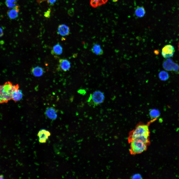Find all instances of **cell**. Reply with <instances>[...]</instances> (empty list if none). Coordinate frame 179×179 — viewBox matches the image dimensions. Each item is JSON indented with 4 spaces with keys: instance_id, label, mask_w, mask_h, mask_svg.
Returning <instances> with one entry per match:
<instances>
[{
    "instance_id": "cell-1",
    "label": "cell",
    "mask_w": 179,
    "mask_h": 179,
    "mask_svg": "<svg viewBox=\"0 0 179 179\" xmlns=\"http://www.w3.org/2000/svg\"><path fill=\"white\" fill-rule=\"evenodd\" d=\"M153 119L147 124L139 123L129 134L128 141L129 143L134 140L141 141L148 145L150 143L149 138L150 132L149 126L150 123L155 121Z\"/></svg>"
},
{
    "instance_id": "cell-2",
    "label": "cell",
    "mask_w": 179,
    "mask_h": 179,
    "mask_svg": "<svg viewBox=\"0 0 179 179\" xmlns=\"http://www.w3.org/2000/svg\"><path fill=\"white\" fill-rule=\"evenodd\" d=\"M19 89L18 84L13 85L10 81L0 85V104L7 103L12 99V94L15 90Z\"/></svg>"
},
{
    "instance_id": "cell-3",
    "label": "cell",
    "mask_w": 179,
    "mask_h": 179,
    "mask_svg": "<svg viewBox=\"0 0 179 179\" xmlns=\"http://www.w3.org/2000/svg\"><path fill=\"white\" fill-rule=\"evenodd\" d=\"M129 143L130 144L129 152L132 155L141 153L145 151L147 148L148 145L139 140H133Z\"/></svg>"
},
{
    "instance_id": "cell-4",
    "label": "cell",
    "mask_w": 179,
    "mask_h": 179,
    "mask_svg": "<svg viewBox=\"0 0 179 179\" xmlns=\"http://www.w3.org/2000/svg\"><path fill=\"white\" fill-rule=\"evenodd\" d=\"M105 98L104 94L102 92L97 90L91 94L88 101L90 105L97 106L103 102Z\"/></svg>"
},
{
    "instance_id": "cell-5",
    "label": "cell",
    "mask_w": 179,
    "mask_h": 179,
    "mask_svg": "<svg viewBox=\"0 0 179 179\" xmlns=\"http://www.w3.org/2000/svg\"><path fill=\"white\" fill-rule=\"evenodd\" d=\"M163 68L168 71H174L178 72L179 70V66L174 63L170 59H168L164 61L163 64Z\"/></svg>"
},
{
    "instance_id": "cell-6",
    "label": "cell",
    "mask_w": 179,
    "mask_h": 179,
    "mask_svg": "<svg viewBox=\"0 0 179 179\" xmlns=\"http://www.w3.org/2000/svg\"><path fill=\"white\" fill-rule=\"evenodd\" d=\"M174 47L171 45H165L162 48V55L165 58H168L172 57L175 52Z\"/></svg>"
},
{
    "instance_id": "cell-7",
    "label": "cell",
    "mask_w": 179,
    "mask_h": 179,
    "mask_svg": "<svg viewBox=\"0 0 179 179\" xmlns=\"http://www.w3.org/2000/svg\"><path fill=\"white\" fill-rule=\"evenodd\" d=\"M50 134V132L46 130H41L38 132L37 134L40 142L41 143H45Z\"/></svg>"
},
{
    "instance_id": "cell-8",
    "label": "cell",
    "mask_w": 179,
    "mask_h": 179,
    "mask_svg": "<svg viewBox=\"0 0 179 179\" xmlns=\"http://www.w3.org/2000/svg\"><path fill=\"white\" fill-rule=\"evenodd\" d=\"M71 67L70 62L65 59H61L59 60L58 69L64 72L69 70Z\"/></svg>"
},
{
    "instance_id": "cell-9",
    "label": "cell",
    "mask_w": 179,
    "mask_h": 179,
    "mask_svg": "<svg viewBox=\"0 0 179 179\" xmlns=\"http://www.w3.org/2000/svg\"><path fill=\"white\" fill-rule=\"evenodd\" d=\"M58 34L62 36L68 35L70 33V29L69 26L65 24L59 25L57 29Z\"/></svg>"
},
{
    "instance_id": "cell-10",
    "label": "cell",
    "mask_w": 179,
    "mask_h": 179,
    "mask_svg": "<svg viewBox=\"0 0 179 179\" xmlns=\"http://www.w3.org/2000/svg\"><path fill=\"white\" fill-rule=\"evenodd\" d=\"M11 8L7 11V14L10 19H15L18 16L19 11V6L17 5L15 7Z\"/></svg>"
},
{
    "instance_id": "cell-11",
    "label": "cell",
    "mask_w": 179,
    "mask_h": 179,
    "mask_svg": "<svg viewBox=\"0 0 179 179\" xmlns=\"http://www.w3.org/2000/svg\"><path fill=\"white\" fill-rule=\"evenodd\" d=\"M45 113L46 116L50 119L55 120L57 117V111L53 107H48L46 110Z\"/></svg>"
},
{
    "instance_id": "cell-12",
    "label": "cell",
    "mask_w": 179,
    "mask_h": 179,
    "mask_svg": "<svg viewBox=\"0 0 179 179\" xmlns=\"http://www.w3.org/2000/svg\"><path fill=\"white\" fill-rule=\"evenodd\" d=\"M23 96L22 91L19 89L14 90L12 93V99L16 102L21 100Z\"/></svg>"
},
{
    "instance_id": "cell-13",
    "label": "cell",
    "mask_w": 179,
    "mask_h": 179,
    "mask_svg": "<svg viewBox=\"0 0 179 179\" xmlns=\"http://www.w3.org/2000/svg\"><path fill=\"white\" fill-rule=\"evenodd\" d=\"M44 69L42 67L37 66L32 68L31 72L32 74L36 77H40L43 75L44 73Z\"/></svg>"
},
{
    "instance_id": "cell-14",
    "label": "cell",
    "mask_w": 179,
    "mask_h": 179,
    "mask_svg": "<svg viewBox=\"0 0 179 179\" xmlns=\"http://www.w3.org/2000/svg\"><path fill=\"white\" fill-rule=\"evenodd\" d=\"M146 11L143 6H138L135 7L134 14L136 16L139 18L143 17L145 15Z\"/></svg>"
},
{
    "instance_id": "cell-15",
    "label": "cell",
    "mask_w": 179,
    "mask_h": 179,
    "mask_svg": "<svg viewBox=\"0 0 179 179\" xmlns=\"http://www.w3.org/2000/svg\"><path fill=\"white\" fill-rule=\"evenodd\" d=\"M92 52L97 55H100L103 54V51L100 45L98 44H94L91 49Z\"/></svg>"
},
{
    "instance_id": "cell-16",
    "label": "cell",
    "mask_w": 179,
    "mask_h": 179,
    "mask_svg": "<svg viewBox=\"0 0 179 179\" xmlns=\"http://www.w3.org/2000/svg\"><path fill=\"white\" fill-rule=\"evenodd\" d=\"M63 52V49L61 45L59 43L54 45L51 51V54L56 55L61 54Z\"/></svg>"
},
{
    "instance_id": "cell-17",
    "label": "cell",
    "mask_w": 179,
    "mask_h": 179,
    "mask_svg": "<svg viewBox=\"0 0 179 179\" xmlns=\"http://www.w3.org/2000/svg\"><path fill=\"white\" fill-rule=\"evenodd\" d=\"M108 0H90V4L94 8L105 3Z\"/></svg>"
},
{
    "instance_id": "cell-18",
    "label": "cell",
    "mask_w": 179,
    "mask_h": 179,
    "mask_svg": "<svg viewBox=\"0 0 179 179\" xmlns=\"http://www.w3.org/2000/svg\"><path fill=\"white\" fill-rule=\"evenodd\" d=\"M149 115L153 119H156L160 115V113L157 109H151L149 113Z\"/></svg>"
},
{
    "instance_id": "cell-19",
    "label": "cell",
    "mask_w": 179,
    "mask_h": 179,
    "mask_svg": "<svg viewBox=\"0 0 179 179\" xmlns=\"http://www.w3.org/2000/svg\"><path fill=\"white\" fill-rule=\"evenodd\" d=\"M18 0H5V3L6 6L10 8H13L18 5Z\"/></svg>"
},
{
    "instance_id": "cell-20",
    "label": "cell",
    "mask_w": 179,
    "mask_h": 179,
    "mask_svg": "<svg viewBox=\"0 0 179 179\" xmlns=\"http://www.w3.org/2000/svg\"><path fill=\"white\" fill-rule=\"evenodd\" d=\"M159 77L161 80L165 81L169 79V75L167 72L165 71H162L159 72Z\"/></svg>"
},
{
    "instance_id": "cell-21",
    "label": "cell",
    "mask_w": 179,
    "mask_h": 179,
    "mask_svg": "<svg viewBox=\"0 0 179 179\" xmlns=\"http://www.w3.org/2000/svg\"><path fill=\"white\" fill-rule=\"evenodd\" d=\"M56 0H37L36 1L39 4L42 2L46 1L47 3L50 5H53L56 2Z\"/></svg>"
},
{
    "instance_id": "cell-22",
    "label": "cell",
    "mask_w": 179,
    "mask_h": 179,
    "mask_svg": "<svg viewBox=\"0 0 179 179\" xmlns=\"http://www.w3.org/2000/svg\"><path fill=\"white\" fill-rule=\"evenodd\" d=\"M51 11L50 9L49 8L44 13V16L46 18H49L50 16Z\"/></svg>"
},
{
    "instance_id": "cell-23",
    "label": "cell",
    "mask_w": 179,
    "mask_h": 179,
    "mask_svg": "<svg viewBox=\"0 0 179 179\" xmlns=\"http://www.w3.org/2000/svg\"><path fill=\"white\" fill-rule=\"evenodd\" d=\"M131 178L133 179H141L142 178V177L141 175L139 174H136L132 176Z\"/></svg>"
},
{
    "instance_id": "cell-24",
    "label": "cell",
    "mask_w": 179,
    "mask_h": 179,
    "mask_svg": "<svg viewBox=\"0 0 179 179\" xmlns=\"http://www.w3.org/2000/svg\"><path fill=\"white\" fill-rule=\"evenodd\" d=\"M3 32L2 29L0 27V38L3 35Z\"/></svg>"
},
{
    "instance_id": "cell-25",
    "label": "cell",
    "mask_w": 179,
    "mask_h": 179,
    "mask_svg": "<svg viewBox=\"0 0 179 179\" xmlns=\"http://www.w3.org/2000/svg\"><path fill=\"white\" fill-rule=\"evenodd\" d=\"M4 178V176L2 175H0V179H3Z\"/></svg>"
},
{
    "instance_id": "cell-26",
    "label": "cell",
    "mask_w": 179,
    "mask_h": 179,
    "mask_svg": "<svg viewBox=\"0 0 179 179\" xmlns=\"http://www.w3.org/2000/svg\"><path fill=\"white\" fill-rule=\"evenodd\" d=\"M178 50L179 51V41L178 43Z\"/></svg>"
}]
</instances>
